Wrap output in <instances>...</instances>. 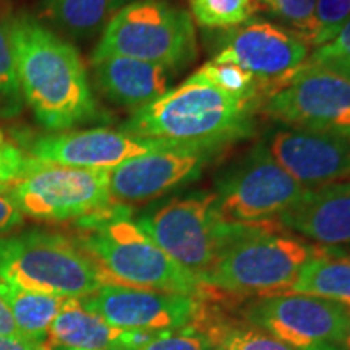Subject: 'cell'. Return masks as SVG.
Wrapping results in <instances>:
<instances>
[{"mask_svg":"<svg viewBox=\"0 0 350 350\" xmlns=\"http://www.w3.org/2000/svg\"><path fill=\"white\" fill-rule=\"evenodd\" d=\"M5 25L21 96L39 125L59 133L98 119L86 67L73 44L29 15Z\"/></svg>","mask_w":350,"mask_h":350,"instance_id":"cell-1","label":"cell"},{"mask_svg":"<svg viewBox=\"0 0 350 350\" xmlns=\"http://www.w3.org/2000/svg\"><path fill=\"white\" fill-rule=\"evenodd\" d=\"M278 222L321 247L350 245V182L306 188Z\"/></svg>","mask_w":350,"mask_h":350,"instance_id":"cell-17","label":"cell"},{"mask_svg":"<svg viewBox=\"0 0 350 350\" xmlns=\"http://www.w3.org/2000/svg\"><path fill=\"white\" fill-rule=\"evenodd\" d=\"M256 111L258 100L235 98L195 72L180 86L137 109L122 130L143 138L224 150L250 137Z\"/></svg>","mask_w":350,"mask_h":350,"instance_id":"cell-3","label":"cell"},{"mask_svg":"<svg viewBox=\"0 0 350 350\" xmlns=\"http://www.w3.org/2000/svg\"><path fill=\"white\" fill-rule=\"evenodd\" d=\"M130 57L178 70L196 57L193 18L167 0H135L116 12L91 59Z\"/></svg>","mask_w":350,"mask_h":350,"instance_id":"cell-6","label":"cell"},{"mask_svg":"<svg viewBox=\"0 0 350 350\" xmlns=\"http://www.w3.org/2000/svg\"><path fill=\"white\" fill-rule=\"evenodd\" d=\"M23 214L8 193L7 185H0V235L10 234L13 229L23 224Z\"/></svg>","mask_w":350,"mask_h":350,"instance_id":"cell-32","label":"cell"},{"mask_svg":"<svg viewBox=\"0 0 350 350\" xmlns=\"http://www.w3.org/2000/svg\"><path fill=\"white\" fill-rule=\"evenodd\" d=\"M237 313L294 350H342L350 310L305 294L256 297Z\"/></svg>","mask_w":350,"mask_h":350,"instance_id":"cell-10","label":"cell"},{"mask_svg":"<svg viewBox=\"0 0 350 350\" xmlns=\"http://www.w3.org/2000/svg\"><path fill=\"white\" fill-rule=\"evenodd\" d=\"M342 350H350V318H349L347 331H345V336H344V340H342Z\"/></svg>","mask_w":350,"mask_h":350,"instance_id":"cell-35","label":"cell"},{"mask_svg":"<svg viewBox=\"0 0 350 350\" xmlns=\"http://www.w3.org/2000/svg\"><path fill=\"white\" fill-rule=\"evenodd\" d=\"M83 305L120 329L167 331L195 325L204 300L191 295L125 286H103Z\"/></svg>","mask_w":350,"mask_h":350,"instance_id":"cell-15","label":"cell"},{"mask_svg":"<svg viewBox=\"0 0 350 350\" xmlns=\"http://www.w3.org/2000/svg\"><path fill=\"white\" fill-rule=\"evenodd\" d=\"M0 281L64 299H86L107 286L75 240L47 230L0 235Z\"/></svg>","mask_w":350,"mask_h":350,"instance_id":"cell-5","label":"cell"},{"mask_svg":"<svg viewBox=\"0 0 350 350\" xmlns=\"http://www.w3.org/2000/svg\"><path fill=\"white\" fill-rule=\"evenodd\" d=\"M130 214L129 206L113 203L77 222L78 234L73 240L94 261L107 286L216 299V288L201 282L161 250Z\"/></svg>","mask_w":350,"mask_h":350,"instance_id":"cell-2","label":"cell"},{"mask_svg":"<svg viewBox=\"0 0 350 350\" xmlns=\"http://www.w3.org/2000/svg\"><path fill=\"white\" fill-rule=\"evenodd\" d=\"M219 151L216 148L178 144L126 161L109 170L112 203L120 206L148 203L195 182Z\"/></svg>","mask_w":350,"mask_h":350,"instance_id":"cell-13","label":"cell"},{"mask_svg":"<svg viewBox=\"0 0 350 350\" xmlns=\"http://www.w3.org/2000/svg\"><path fill=\"white\" fill-rule=\"evenodd\" d=\"M286 294L321 297L350 310V258L334 250L308 261Z\"/></svg>","mask_w":350,"mask_h":350,"instance_id":"cell-23","label":"cell"},{"mask_svg":"<svg viewBox=\"0 0 350 350\" xmlns=\"http://www.w3.org/2000/svg\"><path fill=\"white\" fill-rule=\"evenodd\" d=\"M191 16L208 29H232L260 10V0H190Z\"/></svg>","mask_w":350,"mask_h":350,"instance_id":"cell-24","label":"cell"},{"mask_svg":"<svg viewBox=\"0 0 350 350\" xmlns=\"http://www.w3.org/2000/svg\"><path fill=\"white\" fill-rule=\"evenodd\" d=\"M195 326L214 350H294L243 319L235 306L219 301L204 300L203 313Z\"/></svg>","mask_w":350,"mask_h":350,"instance_id":"cell-20","label":"cell"},{"mask_svg":"<svg viewBox=\"0 0 350 350\" xmlns=\"http://www.w3.org/2000/svg\"><path fill=\"white\" fill-rule=\"evenodd\" d=\"M59 350H70V349H59Z\"/></svg>","mask_w":350,"mask_h":350,"instance_id":"cell-36","label":"cell"},{"mask_svg":"<svg viewBox=\"0 0 350 350\" xmlns=\"http://www.w3.org/2000/svg\"><path fill=\"white\" fill-rule=\"evenodd\" d=\"M0 299L10 312L21 338L46 345L47 332L62 308L64 297L28 291L0 281Z\"/></svg>","mask_w":350,"mask_h":350,"instance_id":"cell-21","label":"cell"},{"mask_svg":"<svg viewBox=\"0 0 350 350\" xmlns=\"http://www.w3.org/2000/svg\"><path fill=\"white\" fill-rule=\"evenodd\" d=\"M336 248L306 243L278 221L262 224H224L217 260L203 284L234 300L286 294L300 269Z\"/></svg>","mask_w":350,"mask_h":350,"instance_id":"cell-4","label":"cell"},{"mask_svg":"<svg viewBox=\"0 0 350 350\" xmlns=\"http://www.w3.org/2000/svg\"><path fill=\"white\" fill-rule=\"evenodd\" d=\"M23 96H21L18 78H16L15 62L10 36H8L5 21L0 20V117L16 116L23 109Z\"/></svg>","mask_w":350,"mask_h":350,"instance_id":"cell-27","label":"cell"},{"mask_svg":"<svg viewBox=\"0 0 350 350\" xmlns=\"http://www.w3.org/2000/svg\"><path fill=\"white\" fill-rule=\"evenodd\" d=\"M317 0H260V10L284 21L287 29L313 46L317 23H314Z\"/></svg>","mask_w":350,"mask_h":350,"instance_id":"cell-26","label":"cell"},{"mask_svg":"<svg viewBox=\"0 0 350 350\" xmlns=\"http://www.w3.org/2000/svg\"><path fill=\"white\" fill-rule=\"evenodd\" d=\"M0 350H49L44 344L0 334Z\"/></svg>","mask_w":350,"mask_h":350,"instance_id":"cell-33","label":"cell"},{"mask_svg":"<svg viewBox=\"0 0 350 350\" xmlns=\"http://www.w3.org/2000/svg\"><path fill=\"white\" fill-rule=\"evenodd\" d=\"M26 164L28 157L0 130V185H8L18 178L23 174Z\"/></svg>","mask_w":350,"mask_h":350,"instance_id":"cell-31","label":"cell"},{"mask_svg":"<svg viewBox=\"0 0 350 350\" xmlns=\"http://www.w3.org/2000/svg\"><path fill=\"white\" fill-rule=\"evenodd\" d=\"M151 331L120 329L90 312L81 299H65L47 332L49 350H131L150 339Z\"/></svg>","mask_w":350,"mask_h":350,"instance_id":"cell-18","label":"cell"},{"mask_svg":"<svg viewBox=\"0 0 350 350\" xmlns=\"http://www.w3.org/2000/svg\"><path fill=\"white\" fill-rule=\"evenodd\" d=\"M135 222L161 250L203 282L221 252L224 230V222L214 213L213 191L169 196Z\"/></svg>","mask_w":350,"mask_h":350,"instance_id":"cell-8","label":"cell"},{"mask_svg":"<svg viewBox=\"0 0 350 350\" xmlns=\"http://www.w3.org/2000/svg\"><path fill=\"white\" fill-rule=\"evenodd\" d=\"M349 20L350 0H317V8H314L317 33L312 47L329 42L332 38L338 36Z\"/></svg>","mask_w":350,"mask_h":350,"instance_id":"cell-29","label":"cell"},{"mask_svg":"<svg viewBox=\"0 0 350 350\" xmlns=\"http://www.w3.org/2000/svg\"><path fill=\"white\" fill-rule=\"evenodd\" d=\"M7 190L23 216L42 222H78L113 204L109 170L65 167L31 157Z\"/></svg>","mask_w":350,"mask_h":350,"instance_id":"cell-9","label":"cell"},{"mask_svg":"<svg viewBox=\"0 0 350 350\" xmlns=\"http://www.w3.org/2000/svg\"><path fill=\"white\" fill-rule=\"evenodd\" d=\"M266 146L282 169L305 188L350 178V135L287 126L274 131Z\"/></svg>","mask_w":350,"mask_h":350,"instance_id":"cell-16","label":"cell"},{"mask_svg":"<svg viewBox=\"0 0 350 350\" xmlns=\"http://www.w3.org/2000/svg\"><path fill=\"white\" fill-rule=\"evenodd\" d=\"M306 188L258 143L214 180V213L224 224L252 226L278 221Z\"/></svg>","mask_w":350,"mask_h":350,"instance_id":"cell-7","label":"cell"},{"mask_svg":"<svg viewBox=\"0 0 350 350\" xmlns=\"http://www.w3.org/2000/svg\"><path fill=\"white\" fill-rule=\"evenodd\" d=\"M172 146L178 144L137 137L124 130H68L34 139L29 146V157L38 163L65 167L112 170L135 157Z\"/></svg>","mask_w":350,"mask_h":350,"instance_id":"cell-14","label":"cell"},{"mask_svg":"<svg viewBox=\"0 0 350 350\" xmlns=\"http://www.w3.org/2000/svg\"><path fill=\"white\" fill-rule=\"evenodd\" d=\"M0 334L10 336V338H21L20 331L16 329L12 314H10V312H8V308L2 301V299H0Z\"/></svg>","mask_w":350,"mask_h":350,"instance_id":"cell-34","label":"cell"},{"mask_svg":"<svg viewBox=\"0 0 350 350\" xmlns=\"http://www.w3.org/2000/svg\"><path fill=\"white\" fill-rule=\"evenodd\" d=\"M131 350H214L195 325L180 329L156 331L143 345Z\"/></svg>","mask_w":350,"mask_h":350,"instance_id":"cell-30","label":"cell"},{"mask_svg":"<svg viewBox=\"0 0 350 350\" xmlns=\"http://www.w3.org/2000/svg\"><path fill=\"white\" fill-rule=\"evenodd\" d=\"M198 75L211 83L213 86L226 91L235 98L258 100L261 106L262 91L260 83L252 73L232 62H216L209 60L203 67L198 68Z\"/></svg>","mask_w":350,"mask_h":350,"instance_id":"cell-25","label":"cell"},{"mask_svg":"<svg viewBox=\"0 0 350 350\" xmlns=\"http://www.w3.org/2000/svg\"><path fill=\"white\" fill-rule=\"evenodd\" d=\"M306 64L329 70L350 80V20L329 42L314 47Z\"/></svg>","mask_w":350,"mask_h":350,"instance_id":"cell-28","label":"cell"},{"mask_svg":"<svg viewBox=\"0 0 350 350\" xmlns=\"http://www.w3.org/2000/svg\"><path fill=\"white\" fill-rule=\"evenodd\" d=\"M91 64L98 90L117 106L137 111L169 91V70L161 65L117 55L91 59Z\"/></svg>","mask_w":350,"mask_h":350,"instance_id":"cell-19","label":"cell"},{"mask_svg":"<svg viewBox=\"0 0 350 350\" xmlns=\"http://www.w3.org/2000/svg\"><path fill=\"white\" fill-rule=\"evenodd\" d=\"M260 111L291 129L350 135V80L305 64L261 100Z\"/></svg>","mask_w":350,"mask_h":350,"instance_id":"cell-11","label":"cell"},{"mask_svg":"<svg viewBox=\"0 0 350 350\" xmlns=\"http://www.w3.org/2000/svg\"><path fill=\"white\" fill-rule=\"evenodd\" d=\"M124 0H44L42 15L55 28L75 39L103 33Z\"/></svg>","mask_w":350,"mask_h":350,"instance_id":"cell-22","label":"cell"},{"mask_svg":"<svg viewBox=\"0 0 350 350\" xmlns=\"http://www.w3.org/2000/svg\"><path fill=\"white\" fill-rule=\"evenodd\" d=\"M310 46L284 26L269 21H247L227 33L224 47L213 60L232 62L255 77L262 99L292 73L304 67Z\"/></svg>","mask_w":350,"mask_h":350,"instance_id":"cell-12","label":"cell"}]
</instances>
